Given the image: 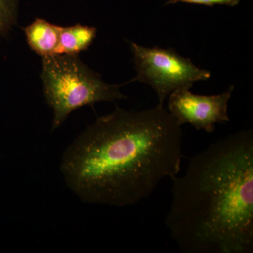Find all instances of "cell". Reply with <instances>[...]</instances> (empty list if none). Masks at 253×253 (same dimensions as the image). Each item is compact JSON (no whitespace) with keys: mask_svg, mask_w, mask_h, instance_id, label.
I'll list each match as a JSON object with an SVG mask.
<instances>
[{"mask_svg":"<svg viewBox=\"0 0 253 253\" xmlns=\"http://www.w3.org/2000/svg\"><path fill=\"white\" fill-rule=\"evenodd\" d=\"M182 131L163 105L141 111L116 106L65 150L60 169L83 202L133 206L180 172Z\"/></svg>","mask_w":253,"mask_h":253,"instance_id":"1","label":"cell"},{"mask_svg":"<svg viewBox=\"0 0 253 253\" xmlns=\"http://www.w3.org/2000/svg\"><path fill=\"white\" fill-rule=\"evenodd\" d=\"M166 225L184 253L253 252V131H237L174 176Z\"/></svg>","mask_w":253,"mask_h":253,"instance_id":"2","label":"cell"},{"mask_svg":"<svg viewBox=\"0 0 253 253\" xmlns=\"http://www.w3.org/2000/svg\"><path fill=\"white\" fill-rule=\"evenodd\" d=\"M41 77L44 98L54 111L51 131L59 128L73 111L83 106L126 99L121 86L105 83L78 55L42 58Z\"/></svg>","mask_w":253,"mask_h":253,"instance_id":"3","label":"cell"},{"mask_svg":"<svg viewBox=\"0 0 253 253\" xmlns=\"http://www.w3.org/2000/svg\"><path fill=\"white\" fill-rule=\"evenodd\" d=\"M129 45L136 71V77L130 82L149 84L157 94L158 104L163 105L174 91L190 89L196 82L211 78L210 71L197 67L172 48L144 47L132 42Z\"/></svg>","mask_w":253,"mask_h":253,"instance_id":"4","label":"cell"},{"mask_svg":"<svg viewBox=\"0 0 253 253\" xmlns=\"http://www.w3.org/2000/svg\"><path fill=\"white\" fill-rule=\"evenodd\" d=\"M234 86L224 92L212 96L192 94L181 89L169 94L168 110L178 124L189 123L197 130L214 132L216 123L229 122L228 104Z\"/></svg>","mask_w":253,"mask_h":253,"instance_id":"5","label":"cell"},{"mask_svg":"<svg viewBox=\"0 0 253 253\" xmlns=\"http://www.w3.org/2000/svg\"><path fill=\"white\" fill-rule=\"evenodd\" d=\"M61 26L36 18L25 28L28 46L42 58L60 55Z\"/></svg>","mask_w":253,"mask_h":253,"instance_id":"6","label":"cell"},{"mask_svg":"<svg viewBox=\"0 0 253 253\" xmlns=\"http://www.w3.org/2000/svg\"><path fill=\"white\" fill-rule=\"evenodd\" d=\"M97 29L93 26L76 24L60 29V55H78L91 45Z\"/></svg>","mask_w":253,"mask_h":253,"instance_id":"7","label":"cell"},{"mask_svg":"<svg viewBox=\"0 0 253 253\" xmlns=\"http://www.w3.org/2000/svg\"><path fill=\"white\" fill-rule=\"evenodd\" d=\"M19 0H0V38L6 35L16 24Z\"/></svg>","mask_w":253,"mask_h":253,"instance_id":"8","label":"cell"},{"mask_svg":"<svg viewBox=\"0 0 253 253\" xmlns=\"http://www.w3.org/2000/svg\"><path fill=\"white\" fill-rule=\"evenodd\" d=\"M178 3L204 5L211 7L215 5H225V6L234 7L239 4L240 0H169L165 5L175 4Z\"/></svg>","mask_w":253,"mask_h":253,"instance_id":"9","label":"cell"}]
</instances>
